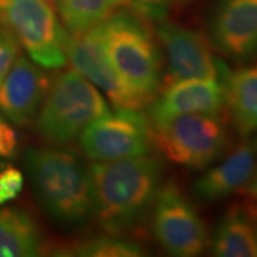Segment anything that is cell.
Wrapping results in <instances>:
<instances>
[{"label":"cell","instance_id":"cell-1","mask_svg":"<svg viewBox=\"0 0 257 257\" xmlns=\"http://www.w3.org/2000/svg\"><path fill=\"white\" fill-rule=\"evenodd\" d=\"M94 216L110 234L140 224L162 186V162L149 153L89 167Z\"/></svg>","mask_w":257,"mask_h":257},{"label":"cell","instance_id":"cell-2","mask_svg":"<svg viewBox=\"0 0 257 257\" xmlns=\"http://www.w3.org/2000/svg\"><path fill=\"white\" fill-rule=\"evenodd\" d=\"M25 160L37 202L52 220L74 227L92 219V182L79 157L57 147H30Z\"/></svg>","mask_w":257,"mask_h":257},{"label":"cell","instance_id":"cell-3","mask_svg":"<svg viewBox=\"0 0 257 257\" xmlns=\"http://www.w3.org/2000/svg\"><path fill=\"white\" fill-rule=\"evenodd\" d=\"M101 42L111 66L150 104L160 89L162 55L150 29L133 9L114 10L100 22Z\"/></svg>","mask_w":257,"mask_h":257},{"label":"cell","instance_id":"cell-4","mask_svg":"<svg viewBox=\"0 0 257 257\" xmlns=\"http://www.w3.org/2000/svg\"><path fill=\"white\" fill-rule=\"evenodd\" d=\"M107 111V101L92 82L76 70H66L50 83L35 126L49 143L67 145Z\"/></svg>","mask_w":257,"mask_h":257},{"label":"cell","instance_id":"cell-5","mask_svg":"<svg viewBox=\"0 0 257 257\" xmlns=\"http://www.w3.org/2000/svg\"><path fill=\"white\" fill-rule=\"evenodd\" d=\"M152 145L175 165L204 169L230 146V135L221 116L189 113L150 120Z\"/></svg>","mask_w":257,"mask_h":257},{"label":"cell","instance_id":"cell-6","mask_svg":"<svg viewBox=\"0 0 257 257\" xmlns=\"http://www.w3.org/2000/svg\"><path fill=\"white\" fill-rule=\"evenodd\" d=\"M0 25L45 69L63 67L69 32L47 0H0Z\"/></svg>","mask_w":257,"mask_h":257},{"label":"cell","instance_id":"cell-7","mask_svg":"<svg viewBox=\"0 0 257 257\" xmlns=\"http://www.w3.org/2000/svg\"><path fill=\"white\" fill-rule=\"evenodd\" d=\"M80 146L94 162H114L149 153L150 119L140 109L107 111L80 135Z\"/></svg>","mask_w":257,"mask_h":257},{"label":"cell","instance_id":"cell-8","mask_svg":"<svg viewBox=\"0 0 257 257\" xmlns=\"http://www.w3.org/2000/svg\"><path fill=\"white\" fill-rule=\"evenodd\" d=\"M153 234L170 254L199 256L209 243L199 213L173 182L162 183L153 204Z\"/></svg>","mask_w":257,"mask_h":257},{"label":"cell","instance_id":"cell-9","mask_svg":"<svg viewBox=\"0 0 257 257\" xmlns=\"http://www.w3.org/2000/svg\"><path fill=\"white\" fill-rule=\"evenodd\" d=\"M66 57L73 70L101 89L116 107L142 109L149 104L121 80L111 66L101 42L100 23L84 32L69 33Z\"/></svg>","mask_w":257,"mask_h":257},{"label":"cell","instance_id":"cell-10","mask_svg":"<svg viewBox=\"0 0 257 257\" xmlns=\"http://www.w3.org/2000/svg\"><path fill=\"white\" fill-rule=\"evenodd\" d=\"M157 37L165 49L169 82L186 79L219 80L227 70L213 53L211 40L199 30L159 22Z\"/></svg>","mask_w":257,"mask_h":257},{"label":"cell","instance_id":"cell-11","mask_svg":"<svg viewBox=\"0 0 257 257\" xmlns=\"http://www.w3.org/2000/svg\"><path fill=\"white\" fill-rule=\"evenodd\" d=\"M50 87L47 74L26 56L19 55L0 83V110L18 126L36 119Z\"/></svg>","mask_w":257,"mask_h":257},{"label":"cell","instance_id":"cell-12","mask_svg":"<svg viewBox=\"0 0 257 257\" xmlns=\"http://www.w3.org/2000/svg\"><path fill=\"white\" fill-rule=\"evenodd\" d=\"M211 45L231 60L257 53V0H221L211 22Z\"/></svg>","mask_w":257,"mask_h":257},{"label":"cell","instance_id":"cell-13","mask_svg":"<svg viewBox=\"0 0 257 257\" xmlns=\"http://www.w3.org/2000/svg\"><path fill=\"white\" fill-rule=\"evenodd\" d=\"M226 106L221 82L186 79L167 83L162 94L150 103L149 119H163L189 113L221 116Z\"/></svg>","mask_w":257,"mask_h":257},{"label":"cell","instance_id":"cell-14","mask_svg":"<svg viewBox=\"0 0 257 257\" xmlns=\"http://www.w3.org/2000/svg\"><path fill=\"white\" fill-rule=\"evenodd\" d=\"M256 170V149L248 142H241L223 162L194 182L193 192L203 202L224 200L236 192H243Z\"/></svg>","mask_w":257,"mask_h":257},{"label":"cell","instance_id":"cell-15","mask_svg":"<svg viewBox=\"0 0 257 257\" xmlns=\"http://www.w3.org/2000/svg\"><path fill=\"white\" fill-rule=\"evenodd\" d=\"M211 250L219 257H257V204H233L216 227Z\"/></svg>","mask_w":257,"mask_h":257},{"label":"cell","instance_id":"cell-16","mask_svg":"<svg viewBox=\"0 0 257 257\" xmlns=\"http://www.w3.org/2000/svg\"><path fill=\"white\" fill-rule=\"evenodd\" d=\"M224 106L241 136L257 132V64L226 70L221 77Z\"/></svg>","mask_w":257,"mask_h":257},{"label":"cell","instance_id":"cell-17","mask_svg":"<svg viewBox=\"0 0 257 257\" xmlns=\"http://www.w3.org/2000/svg\"><path fill=\"white\" fill-rule=\"evenodd\" d=\"M43 240L36 223L25 211L0 209V257H33Z\"/></svg>","mask_w":257,"mask_h":257},{"label":"cell","instance_id":"cell-18","mask_svg":"<svg viewBox=\"0 0 257 257\" xmlns=\"http://www.w3.org/2000/svg\"><path fill=\"white\" fill-rule=\"evenodd\" d=\"M127 0H59L57 9L69 33H79L99 25Z\"/></svg>","mask_w":257,"mask_h":257},{"label":"cell","instance_id":"cell-19","mask_svg":"<svg viewBox=\"0 0 257 257\" xmlns=\"http://www.w3.org/2000/svg\"><path fill=\"white\" fill-rule=\"evenodd\" d=\"M57 254L83 257H139L143 254V250L136 243L111 236H99L93 239L77 243L73 247L59 250Z\"/></svg>","mask_w":257,"mask_h":257},{"label":"cell","instance_id":"cell-20","mask_svg":"<svg viewBox=\"0 0 257 257\" xmlns=\"http://www.w3.org/2000/svg\"><path fill=\"white\" fill-rule=\"evenodd\" d=\"M179 0H127L130 8L147 20L162 22L169 13V9Z\"/></svg>","mask_w":257,"mask_h":257},{"label":"cell","instance_id":"cell-21","mask_svg":"<svg viewBox=\"0 0 257 257\" xmlns=\"http://www.w3.org/2000/svg\"><path fill=\"white\" fill-rule=\"evenodd\" d=\"M18 39L8 29H0V83L20 55Z\"/></svg>","mask_w":257,"mask_h":257},{"label":"cell","instance_id":"cell-22","mask_svg":"<svg viewBox=\"0 0 257 257\" xmlns=\"http://www.w3.org/2000/svg\"><path fill=\"white\" fill-rule=\"evenodd\" d=\"M25 177L16 167H6L0 172V204L16 199L23 190Z\"/></svg>","mask_w":257,"mask_h":257},{"label":"cell","instance_id":"cell-23","mask_svg":"<svg viewBox=\"0 0 257 257\" xmlns=\"http://www.w3.org/2000/svg\"><path fill=\"white\" fill-rule=\"evenodd\" d=\"M18 149V133L0 117V157H10Z\"/></svg>","mask_w":257,"mask_h":257},{"label":"cell","instance_id":"cell-24","mask_svg":"<svg viewBox=\"0 0 257 257\" xmlns=\"http://www.w3.org/2000/svg\"><path fill=\"white\" fill-rule=\"evenodd\" d=\"M243 190H246L247 194H250V196H253L254 199H257V170L256 173H254V176L251 177V180L248 182L247 186H246Z\"/></svg>","mask_w":257,"mask_h":257},{"label":"cell","instance_id":"cell-25","mask_svg":"<svg viewBox=\"0 0 257 257\" xmlns=\"http://www.w3.org/2000/svg\"><path fill=\"white\" fill-rule=\"evenodd\" d=\"M253 146H254V149H256V152H257V138L256 140H254V143H253Z\"/></svg>","mask_w":257,"mask_h":257},{"label":"cell","instance_id":"cell-26","mask_svg":"<svg viewBox=\"0 0 257 257\" xmlns=\"http://www.w3.org/2000/svg\"><path fill=\"white\" fill-rule=\"evenodd\" d=\"M2 167H3V165H2V162H0V170H2Z\"/></svg>","mask_w":257,"mask_h":257}]
</instances>
